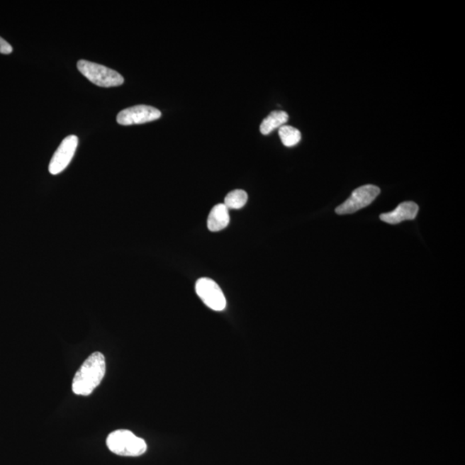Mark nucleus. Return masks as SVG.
<instances>
[{
  "label": "nucleus",
  "instance_id": "1",
  "mask_svg": "<svg viewBox=\"0 0 465 465\" xmlns=\"http://www.w3.org/2000/svg\"><path fill=\"white\" fill-rule=\"evenodd\" d=\"M106 359L101 352L91 354L75 374L73 391L79 396H89L102 382L106 375Z\"/></svg>",
  "mask_w": 465,
  "mask_h": 465
},
{
  "label": "nucleus",
  "instance_id": "2",
  "mask_svg": "<svg viewBox=\"0 0 465 465\" xmlns=\"http://www.w3.org/2000/svg\"><path fill=\"white\" fill-rule=\"evenodd\" d=\"M106 444L111 452L124 456H141L146 452L147 448L144 439L129 430L112 432L108 436Z\"/></svg>",
  "mask_w": 465,
  "mask_h": 465
},
{
  "label": "nucleus",
  "instance_id": "3",
  "mask_svg": "<svg viewBox=\"0 0 465 465\" xmlns=\"http://www.w3.org/2000/svg\"><path fill=\"white\" fill-rule=\"evenodd\" d=\"M78 69L91 83L100 87H113L123 85L124 79L121 74L109 67L99 64L80 60Z\"/></svg>",
  "mask_w": 465,
  "mask_h": 465
},
{
  "label": "nucleus",
  "instance_id": "4",
  "mask_svg": "<svg viewBox=\"0 0 465 465\" xmlns=\"http://www.w3.org/2000/svg\"><path fill=\"white\" fill-rule=\"evenodd\" d=\"M380 192L379 188L372 186V184H366V186L359 187L352 192L350 198L346 202L340 204L336 208L335 212L338 215L355 213V212L370 206L376 196L380 194Z\"/></svg>",
  "mask_w": 465,
  "mask_h": 465
},
{
  "label": "nucleus",
  "instance_id": "5",
  "mask_svg": "<svg viewBox=\"0 0 465 465\" xmlns=\"http://www.w3.org/2000/svg\"><path fill=\"white\" fill-rule=\"evenodd\" d=\"M196 294L204 304L215 311H222L226 308L227 302L222 288L214 280L203 278L196 284Z\"/></svg>",
  "mask_w": 465,
  "mask_h": 465
},
{
  "label": "nucleus",
  "instance_id": "6",
  "mask_svg": "<svg viewBox=\"0 0 465 465\" xmlns=\"http://www.w3.org/2000/svg\"><path fill=\"white\" fill-rule=\"evenodd\" d=\"M162 112L153 106H135L120 111L116 121L121 125H134L155 121L160 118Z\"/></svg>",
  "mask_w": 465,
  "mask_h": 465
},
{
  "label": "nucleus",
  "instance_id": "7",
  "mask_svg": "<svg viewBox=\"0 0 465 465\" xmlns=\"http://www.w3.org/2000/svg\"><path fill=\"white\" fill-rule=\"evenodd\" d=\"M79 139L76 135L67 136L55 151L50 163L49 171L52 175H57L66 169L77 150Z\"/></svg>",
  "mask_w": 465,
  "mask_h": 465
},
{
  "label": "nucleus",
  "instance_id": "8",
  "mask_svg": "<svg viewBox=\"0 0 465 465\" xmlns=\"http://www.w3.org/2000/svg\"><path fill=\"white\" fill-rule=\"evenodd\" d=\"M419 206L414 202L400 203L396 210L380 215L383 222L396 225L403 220H415L418 214Z\"/></svg>",
  "mask_w": 465,
  "mask_h": 465
},
{
  "label": "nucleus",
  "instance_id": "9",
  "mask_svg": "<svg viewBox=\"0 0 465 465\" xmlns=\"http://www.w3.org/2000/svg\"><path fill=\"white\" fill-rule=\"evenodd\" d=\"M224 203L216 204L208 218V228L212 232L224 230L230 223V213Z\"/></svg>",
  "mask_w": 465,
  "mask_h": 465
},
{
  "label": "nucleus",
  "instance_id": "10",
  "mask_svg": "<svg viewBox=\"0 0 465 465\" xmlns=\"http://www.w3.org/2000/svg\"><path fill=\"white\" fill-rule=\"evenodd\" d=\"M288 116L286 111H274L271 112L260 124L259 130L264 135L271 133L272 131L282 127L288 122Z\"/></svg>",
  "mask_w": 465,
  "mask_h": 465
},
{
  "label": "nucleus",
  "instance_id": "11",
  "mask_svg": "<svg viewBox=\"0 0 465 465\" xmlns=\"http://www.w3.org/2000/svg\"><path fill=\"white\" fill-rule=\"evenodd\" d=\"M279 135L284 145L288 147H294L302 138L301 132L292 126L284 125L279 128Z\"/></svg>",
  "mask_w": 465,
  "mask_h": 465
},
{
  "label": "nucleus",
  "instance_id": "12",
  "mask_svg": "<svg viewBox=\"0 0 465 465\" xmlns=\"http://www.w3.org/2000/svg\"><path fill=\"white\" fill-rule=\"evenodd\" d=\"M247 199L248 196L245 191L235 190L226 196L224 204L228 210H239L245 206Z\"/></svg>",
  "mask_w": 465,
  "mask_h": 465
},
{
  "label": "nucleus",
  "instance_id": "13",
  "mask_svg": "<svg viewBox=\"0 0 465 465\" xmlns=\"http://www.w3.org/2000/svg\"><path fill=\"white\" fill-rule=\"evenodd\" d=\"M13 47L5 39L0 38V54L9 55L13 52Z\"/></svg>",
  "mask_w": 465,
  "mask_h": 465
}]
</instances>
